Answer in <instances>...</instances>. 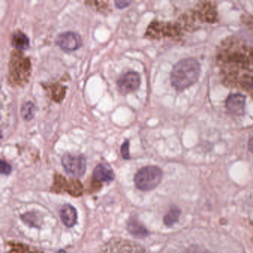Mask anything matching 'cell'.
<instances>
[{"label": "cell", "mask_w": 253, "mask_h": 253, "mask_svg": "<svg viewBox=\"0 0 253 253\" xmlns=\"http://www.w3.org/2000/svg\"><path fill=\"white\" fill-rule=\"evenodd\" d=\"M200 63L193 58L181 59L175 65L171 72L172 86L177 90H184L199 80Z\"/></svg>", "instance_id": "obj_1"}, {"label": "cell", "mask_w": 253, "mask_h": 253, "mask_svg": "<svg viewBox=\"0 0 253 253\" xmlns=\"http://www.w3.org/2000/svg\"><path fill=\"white\" fill-rule=\"evenodd\" d=\"M162 170L156 166H148L140 169L135 176V183L140 190L147 192L155 189L161 183Z\"/></svg>", "instance_id": "obj_2"}, {"label": "cell", "mask_w": 253, "mask_h": 253, "mask_svg": "<svg viewBox=\"0 0 253 253\" xmlns=\"http://www.w3.org/2000/svg\"><path fill=\"white\" fill-rule=\"evenodd\" d=\"M62 165L67 174L73 178H81L86 173V161L83 155L65 154Z\"/></svg>", "instance_id": "obj_3"}, {"label": "cell", "mask_w": 253, "mask_h": 253, "mask_svg": "<svg viewBox=\"0 0 253 253\" xmlns=\"http://www.w3.org/2000/svg\"><path fill=\"white\" fill-rule=\"evenodd\" d=\"M141 83V76L136 72H126L119 77L117 81L119 91L124 94L136 91Z\"/></svg>", "instance_id": "obj_4"}, {"label": "cell", "mask_w": 253, "mask_h": 253, "mask_svg": "<svg viewBox=\"0 0 253 253\" xmlns=\"http://www.w3.org/2000/svg\"><path fill=\"white\" fill-rule=\"evenodd\" d=\"M56 45L66 52H73L81 47L83 44L81 36L73 32H66L59 34L55 39Z\"/></svg>", "instance_id": "obj_5"}, {"label": "cell", "mask_w": 253, "mask_h": 253, "mask_svg": "<svg viewBox=\"0 0 253 253\" xmlns=\"http://www.w3.org/2000/svg\"><path fill=\"white\" fill-rule=\"evenodd\" d=\"M246 106V97L241 94H233L227 97L226 107L230 113L235 115L244 114Z\"/></svg>", "instance_id": "obj_6"}, {"label": "cell", "mask_w": 253, "mask_h": 253, "mask_svg": "<svg viewBox=\"0 0 253 253\" xmlns=\"http://www.w3.org/2000/svg\"><path fill=\"white\" fill-rule=\"evenodd\" d=\"M93 176L98 181L111 182L114 180L115 175L109 165L100 163L94 168Z\"/></svg>", "instance_id": "obj_7"}, {"label": "cell", "mask_w": 253, "mask_h": 253, "mask_svg": "<svg viewBox=\"0 0 253 253\" xmlns=\"http://www.w3.org/2000/svg\"><path fill=\"white\" fill-rule=\"evenodd\" d=\"M60 217L63 224L67 227H72L77 224V214L75 208L70 204H65L60 211Z\"/></svg>", "instance_id": "obj_8"}, {"label": "cell", "mask_w": 253, "mask_h": 253, "mask_svg": "<svg viewBox=\"0 0 253 253\" xmlns=\"http://www.w3.org/2000/svg\"><path fill=\"white\" fill-rule=\"evenodd\" d=\"M128 231L138 238H144L148 235V232L142 224L135 218L130 219L127 225Z\"/></svg>", "instance_id": "obj_9"}, {"label": "cell", "mask_w": 253, "mask_h": 253, "mask_svg": "<svg viewBox=\"0 0 253 253\" xmlns=\"http://www.w3.org/2000/svg\"><path fill=\"white\" fill-rule=\"evenodd\" d=\"M11 44L19 50H26L30 46V39L25 34L18 31L13 35Z\"/></svg>", "instance_id": "obj_10"}, {"label": "cell", "mask_w": 253, "mask_h": 253, "mask_svg": "<svg viewBox=\"0 0 253 253\" xmlns=\"http://www.w3.org/2000/svg\"><path fill=\"white\" fill-rule=\"evenodd\" d=\"M181 213V212L179 208L175 206H172L169 209L167 214L165 216L164 218H163L165 225L169 227H172L175 223L178 222V219L180 217Z\"/></svg>", "instance_id": "obj_11"}, {"label": "cell", "mask_w": 253, "mask_h": 253, "mask_svg": "<svg viewBox=\"0 0 253 253\" xmlns=\"http://www.w3.org/2000/svg\"><path fill=\"white\" fill-rule=\"evenodd\" d=\"M35 113H36V107L32 102H26L22 105L21 108V115L25 121H31L35 117Z\"/></svg>", "instance_id": "obj_12"}, {"label": "cell", "mask_w": 253, "mask_h": 253, "mask_svg": "<svg viewBox=\"0 0 253 253\" xmlns=\"http://www.w3.org/2000/svg\"><path fill=\"white\" fill-rule=\"evenodd\" d=\"M121 153L124 159H130L129 141H128V140H126L124 144H123L121 148Z\"/></svg>", "instance_id": "obj_13"}, {"label": "cell", "mask_w": 253, "mask_h": 253, "mask_svg": "<svg viewBox=\"0 0 253 253\" xmlns=\"http://www.w3.org/2000/svg\"><path fill=\"white\" fill-rule=\"evenodd\" d=\"M185 253H212L211 252L203 248V247H200V246L193 245L189 247V248L186 249Z\"/></svg>", "instance_id": "obj_14"}, {"label": "cell", "mask_w": 253, "mask_h": 253, "mask_svg": "<svg viewBox=\"0 0 253 253\" xmlns=\"http://www.w3.org/2000/svg\"><path fill=\"white\" fill-rule=\"evenodd\" d=\"M0 167H1V173L3 174V175H10L11 171H12V167H11V165L3 160L1 161V163H0Z\"/></svg>", "instance_id": "obj_15"}, {"label": "cell", "mask_w": 253, "mask_h": 253, "mask_svg": "<svg viewBox=\"0 0 253 253\" xmlns=\"http://www.w3.org/2000/svg\"><path fill=\"white\" fill-rule=\"evenodd\" d=\"M131 3V1H127V0H120V1H114V4H115L116 7L120 9L126 8V7L128 6Z\"/></svg>", "instance_id": "obj_16"}, {"label": "cell", "mask_w": 253, "mask_h": 253, "mask_svg": "<svg viewBox=\"0 0 253 253\" xmlns=\"http://www.w3.org/2000/svg\"><path fill=\"white\" fill-rule=\"evenodd\" d=\"M248 148L250 152L253 154V137L249 141Z\"/></svg>", "instance_id": "obj_17"}, {"label": "cell", "mask_w": 253, "mask_h": 253, "mask_svg": "<svg viewBox=\"0 0 253 253\" xmlns=\"http://www.w3.org/2000/svg\"><path fill=\"white\" fill-rule=\"evenodd\" d=\"M56 253H67L66 251H64V250H59V251L57 252Z\"/></svg>", "instance_id": "obj_18"}, {"label": "cell", "mask_w": 253, "mask_h": 253, "mask_svg": "<svg viewBox=\"0 0 253 253\" xmlns=\"http://www.w3.org/2000/svg\"><path fill=\"white\" fill-rule=\"evenodd\" d=\"M250 86L253 89V77L252 78L251 83H250Z\"/></svg>", "instance_id": "obj_19"}]
</instances>
